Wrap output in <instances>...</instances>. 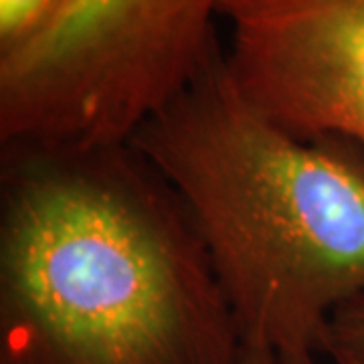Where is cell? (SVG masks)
I'll use <instances>...</instances> for the list:
<instances>
[{
	"label": "cell",
	"mask_w": 364,
	"mask_h": 364,
	"mask_svg": "<svg viewBox=\"0 0 364 364\" xmlns=\"http://www.w3.org/2000/svg\"><path fill=\"white\" fill-rule=\"evenodd\" d=\"M239 364H282L277 354H273L267 348H261V346H251V344H243V350H241V358Z\"/></svg>",
	"instance_id": "cell-7"
},
{
	"label": "cell",
	"mask_w": 364,
	"mask_h": 364,
	"mask_svg": "<svg viewBox=\"0 0 364 364\" xmlns=\"http://www.w3.org/2000/svg\"><path fill=\"white\" fill-rule=\"evenodd\" d=\"M225 61L273 124L364 146V0H221Z\"/></svg>",
	"instance_id": "cell-4"
},
{
	"label": "cell",
	"mask_w": 364,
	"mask_h": 364,
	"mask_svg": "<svg viewBox=\"0 0 364 364\" xmlns=\"http://www.w3.org/2000/svg\"><path fill=\"white\" fill-rule=\"evenodd\" d=\"M65 0H0V55L49 25Z\"/></svg>",
	"instance_id": "cell-5"
},
{
	"label": "cell",
	"mask_w": 364,
	"mask_h": 364,
	"mask_svg": "<svg viewBox=\"0 0 364 364\" xmlns=\"http://www.w3.org/2000/svg\"><path fill=\"white\" fill-rule=\"evenodd\" d=\"M195 225L130 142L6 146L0 364H239Z\"/></svg>",
	"instance_id": "cell-1"
},
{
	"label": "cell",
	"mask_w": 364,
	"mask_h": 364,
	"mask_svg": "<svg viewBox=\"0 0 364 364\" xmlns=\"http://www.w3.org/2000/svg\"><path fill=\"white\" fill-rule=\"evenodd\" d=\"M322 354L332 364H364V294L344 304L332 316Z\"/></svg>",
	"instance_id": "cell-6"
},
{
	"label": "cell",
	"mask_w": 364,
	"mask_h": 364,
	"mask_svg": "<svg viewBox=\"0 0 364 364\" xmlns=\"http://www.w3.org/2000/svg\"><path fill=\"white\" fill-rule=\"evenodd\" d=\"M130 144L181 198L243 344L318 363L332 316L364 294V146L273 124L239 91L219 41Z\"/></svg>",
	"instance_id": "cell-2"
},
{
	"label": "cell",
	"mask_w": 364,
	"mask_h": 364,
	"mask_svg": "<svg viewBox=\"0 0 364 364\" xmlns=\"http://www.w3.org/2000/svg\"><path fill=\"white\" fill-rule=\"evenodd\" d=\"M316 364H320V363H316Z\"/></svg>",
	"instance_id": "cell-8"
},
{
	"label": "cell",
	"mask_w": 364,
	"mask_h": 364,
	"mask_svg": "<svg viewBox=\"0 0 364 364\" xmlns=\"http://www.w3.org/2000/svg\"><path fill=\"white\" fill-rule=\"evenodd\" d=\"M221 0H65L0 55V144L83 150L130 138L188 87Z\"/></svg>",
	"instance_id": "cell-3"
}]
</instances>
